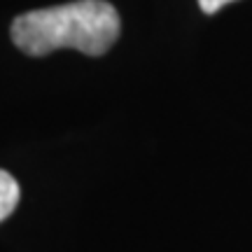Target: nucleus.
Returning <instances> with one entry per match:
<instances>
[{"label":"nucleus","mask_w":252,"mask_h":252,"mask_svg":"<svg viewBox=\"0 0 252 252\" xmlns=\"http://www.w3.org/2000/svg\"><path fill=\"white\" fill-rule=\"evenodd\" d=\"M119 14L105 0H77L33 9L12 21V42L28 56L70 47L87 56L105 54L119 37Z\"/></svg>","instance_id":"obj_1"},{"label":"nucleus","mask_w":252,"mask_h":252,"mask_svg":"<svg viewBox=\"0 0 252 252\" xmlns=\"http://www.w3.org/2000/svg\"><path fill=\"white\" fill-rule=\"evenodd\" d=\"M19 198H21L19 182L7 171H0V222L14 213V208L19 206Z\"/></svg>","instance_id":"obj_2"},{"label":"nucleus","mask_w":252,"mask_h":252,"mask_svg":"<svg viewBox=\"0 0 252 252\" xmlns=\"http://www.w3.org/2000/svg\"><path fill=\"white\" fill-rule=\"evenodd\" d=\"M231 2H238V0H198V7L206 14H215V12H220L222 7L231 5Z\"/></svg>","instance_id":"obj_3"}]
</instances>
